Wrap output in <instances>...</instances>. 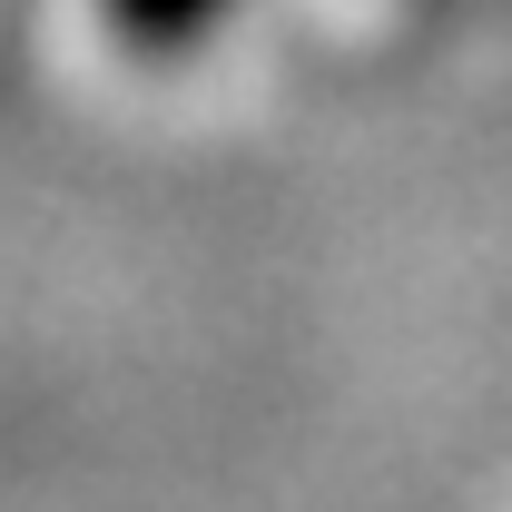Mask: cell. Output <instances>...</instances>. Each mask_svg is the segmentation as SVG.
<instances>
[{
  "label": "cell",
  "instance_id": "cell-1",
  "mask_svg": "<svg viewBox=\"0 0 512 512\" xmlns=\"http://www.w3.org/2000/svg\"><path fill=\"white\" fill-rule=\"evenodd\" d=\"M109 10V30H119L128 50H148V60H178V50H197L237 0H99Z\"/></svg>",
  "mask_w": 512,
  "mask_h": 512
}]
</instances>
